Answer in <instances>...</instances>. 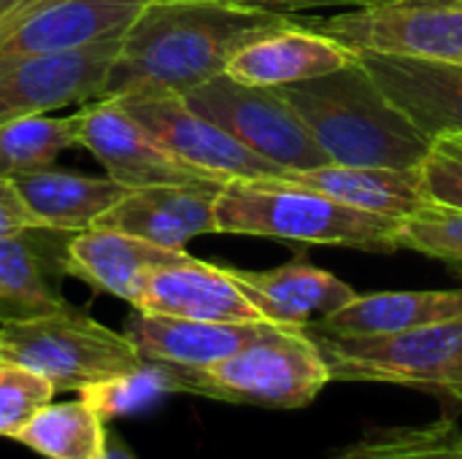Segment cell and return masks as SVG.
<instances>
[{
    "instance_id": "f1b7e54d",
    "label": "cell",
    "mask_w": 462,
    "mask_h": 459,
    "mask_svg": "<svg viewBox=\"0 0 462 459\" xmlns=\"http://www.w3.org/2000/svg\"><path fill=\"white\" fill-rule=\"evenodd\" d=\"M422 189L430 203L462 211V146L452 138L433 141V149L420 162Z\"/></svg>"
},
{
    "instance_id": "603a6c76",
    "label": "cell",
    "mask_w": 462,
    "mask_h": 459,
    "mask_svg": "<svg viewBox=\"0 0 462 459\" xmlns=\"http://www.w3.org/2000/svg\"><path fill=\"white\" fill-rule=\"evenodd\" d=\"M27 206L51 230L79 233L95 227L130 189L108 176H84L54 165L14 179Z\"/></svg>"
},
{
    "instance_id": "4316f807",
    "label": "cell",
    "mask_w": 462,
    "mask_h": 459,
    "mask_svg": "<svg viewBox=\"0 0 462 459\" xmlns=\"http://www.w3.org/2000/svg\"><path fill=\"white\" fill-rule=\"evenodd\" d=\"M398 246L462 265V211L430 203L420 214L401 219Z\"/></svg>"
},
{
    "instance_id": "83f0119b",
    "label": "cell",
    "mask_w": 462,
    "mask_h": 459,
    "mask_svg": "<svg viewBox=\"0 0 462 459\" xmlns=\"http://www.w3.org/2000/svg\"><path fill=\"white\" fill-rule=\"evenodd\" d=\"M57 390L43 376L0 360V436L14 438L46 403H51Z\"/></svg>"
},
{
    "instance_id": "d4e9b609",
    "label": "cell",
    "mask_w": 462,
    "mask_h": 459,
    "mask_svg": "<svg viewBox=\"0 0 462 459\" xmlns=\"http://www.w3.org/2000/svg\"><path fill=\"white\" fill-rule=\"evenodd\" d=\"M65 149H76V114H38L0 124V179L49 168Z\"/></svg>"
},
{
    "instance_id": "277c9868",
    "label": "cell",
    "mask_w": 462,
    "mask_h": 459,
    "mask_svg": "<svg viewBox=\"0 0 462 459\" xmlns=\"http://www.w3.org/2000/svg\"><path fill=\"white\" fill-rule=\"evenodd\" d=\"M171 376L179 395L279 411L306 409L333 381L311 333L284 325L214 365L171 368Z\"/></svg>"
},
{
    "instance_id": "44dd1931",
    "label": "cell",
    "mask_w": 462,
    "mask_h": 459,
    "mask_svg": "<svg viewBox=\"0 0 462 459\" xmlns=\"http://www.w3.org/2000/svg\"><path fill=\"white\" fill-rule=\"evenodd\" d=\"M447 322H462V289L355 295L344 308L328 314L306 330L336 338H363L409 333Z\"/></svg>"
},
{
    "instance_id": "52a82bcc",
    "label": "cell",
    "mask_w": 462,
    "mask_h": 459,
    "mask_svg": "<svg viewBox=\"0 0 462 459\" xmlns=\"http://www.w3.org/2000/svg\"><path fill=\"white\" fill-rule=\"evenodd\" d=\"M181 97L284 173L330 162L298 111L276 89L249 87L219 73Z\"/></svg>"
},
{
    "instance_id": "4dcf8cb0",
    "label": "cell",
    "mask_w": 462,
    "mask_h": 459,
    "mask_svg": "<svg viewBox=\"0 0 462 459\" xmlns=\"http://www.w3.org/2000/svg\"><path fill=\"white\" fill-rule=\"evenodd\" d=\"M46 227L38 214L27 206L14 179H0V238L19 235L27 230Z\"/></svg>"
},
{
    "instance_id": "7c38bea8",
    "label": "cell",
    "mask_w": 462,
    "mask_h": 459,
    "mask_svg": "<svg viewBox=\"0 0 462 459\" xmlns=\"http://www.w3.org/2000/svg\"><path fill=\"white\" fill-rule=\"evenodd\" d=\"M119 38L24 60L0 76V124L100 100Z\"/></svg>"
},
{
    "instance_id": "9c48e42d",
    "label": "cell",
    "mask_w": 462,
    "mask_h": 459,
    "mask_svg": "<svg viewBox=\"0 0 462 459\" xmlns=\"http://www.w3.org/2000/svg\"><path fill=\"white\" fill-rule=\"evenodd\" d=\"M111 100H116L127 114H133L181 162L208 179L233 181L284 176L279 165L246 149L225 127L195 111L181 95H127Z\"/></svg>"
},
{
    "instance_id": "ffe728a7",
    "label": "cell",
    "mask_w": 462,
    "mask_h": 459,
    "mask_svg": "<svg viewBox=\"0 0 462 459\" xmlns=\"http://www.w3.org/2000/svg\"><path fill=\"white\" fill-rule=\"evenodd\" d=\"M184 254L187 249H165L122 230L89 227L70 233L65 246V276L89 284L95 292L133 303L146 271L176 262Z\"/></svg>"
},
{
    "instance_id": "6da1fadb",
    "label": "cell",
    "mask_w": 462,
    "mask_h": 459,
    "mask_svg": "<svg viewBox=\"0 0 462 459\" xmlns=\"http://www.w3.org/2000/svg\"><path fill=\"white\" fill-rule=\"evenodd\" d=\"M287 19L222 0H149L119 38L103 97L187 95L225 73L244 41Z\"/></svg>"
},
{
    "instance_id": "d6986e66",
    "label": "cell",
    "mask_w": 462,
    "mask_h": 459,
    "mask_svg": "<svg viewBox=\"0 0 462 459\" xmlns=\"http://www.w3.org/2000/svg\"><path fill=\"white\" fill-rule=\"evenodd\" d=\"M238 287L260 308V314L284 327H311L328 314L344 308L357 292L338 276L314 268L303 260L271 268L241 271L230 268Z\"/></svg>"
},
{
    "instance_id": "e0dca14e",
    "label": "cell",
    "mask_w": 462,
    "mask_h": 459,
    "mask_svg": "<svg viewBox=\"0 0 462 459\" xmlns=\"http://www.w3.org/2000/svg\"><path fill=\"white\" fill-rule=\"evenodd\" d=\"M70 233L38 227L0 238V325L70 308L60 292Z\"/></svg>"
},
{
    "instance_id": "ac0fdd59",
    "label": "cell",
    "mask_w": 462,
    "mask_h": 459,
    "mask_svg": "<svg viewBox=\"0 0 462 459\" xmlns=\"http://www.w3.org/2000/svg\"><path fill=\"white\" fill-rule=\"evenodd\" d=\"M271 327L273 322H200L135 311L125 325V335L146 363L206 368L241 352Z\"/></svg>"
},
{
    "instance_id": "ba28073f",
    "label": "cell",
    "mask_w": 462,
    "mask_h": 459,
    "mask_svg": "<svg viewBox=\"0 0 462 459\" xmlns=\"http://www.w3.org/2000/svg\"><path fill=\"white\" fill-rule=\"evenodd\" d=\"M298 22L355 51L462 60V0L360 5Z\"/></svg>"
},
{
    "instance_id": "3957f363",
    "label": "cell",
    "mask_w": 462,
    "mask_h": 459,
    "mask_svg": "<svg viewBox=\"0 0 462 459\" xmlns=\"http://www.w3.org/2000/svg\"><path fill=\"white\" fill-rule=\"evenodd\" d=\"M217 233L311 246L398 252L401 219L357 211L282 176L225 181L214 203Z\"/></svg>"
},
{
    "instance_id": "e575fe53",
    "label": "cell",
    "mask_w": 462,
    "mask_h": 459,
    "mask_svg": "<svg viewBox=\"0 0 462 459\" xmlns=\"http://www.w3.org/2000/svg\"><path fill=\"white\" fill-rule=\"evenodd\" d=\"M27 0H0V19L3 16H8V14H14L19 5H24Z\"/></svg>"
},
{
    "instance_id": "30bf717a",
    "label": "cell",
    "mask_w": 462,
    "mask_h": 459,
    "mask_svg": "<svg viewBox=\"0 0 462 459\" xmlns=\"http://www.w3.org/2000/svg\"><path fill=\"white\" fill-rule=\"evenodd\" d=\"M149 0H27L0 19V76L14 65L116 38Z\"/></svg>"
},
{
    "instance_id": "4fadbf2b",
    "label": "cell",
    "mask_w": 462,
    "mask_h": 459,
    "mask_svg": "<svg viewBox=\"0 0 462 459\" xmlns=\"http://www.w3.org/2000/svg\"><path fill=\"white\" fill-rule=\"evenodd\" d=\"M141 314L200 322H268L238 287L230 268L184 254L141 276L130 303Z\"/></svg>"
},
{
    "instance_id": "8d00e7d4",
    "label": "cell",
    "mask_w": 462,
    "mask_h": 459,
    "mask_svg": "<svg viewBox=\"0 0 462 459\" xmlns=\"http://www.w3.org/2000/svg\"><path fill=\"white\" fill-rule=\"evenodd\" d=\"M452 141H455V143H460V146H462V135H452Z\"/></svg>"
},
{
    "instance_id": "f546056e",
    "label": "cell",
    "mask_w": 462,
    "mask_h": 459,
    "mask_svg": "<svg viewBox=\"0 0 462 459\" xmlns=\"http://www.w3.org/2000/svg\"><path fill=\"white\" fill-rule=\"evenodd\" d=\"M330 459H430L417 444L414 427L371 430L363 441L341 449Z\"/></svg>"
},
{
    "instance_id": "484cf974",
    "label": "cell",
    "mask_w": 462,
    "mask_h": 459,
    "mask_svg": "<svg viewBox=\"0 0 462 459\" xmlns=\"http://www.w3.org/2000/svg\"><path fill=\"white\" fill-rule=\"evenodd\" d=\"M173 392V376L168 365H154V363H143L138 371L114 376L108 381L100 384H89L84 390H79V395L92 403L103 419H114L119 414H130L146 403H152L160 395H171Z\"/></svg>"
},
{
    "instance_id": "836d02e7",
    "label": "cell",
    "mask_w": 462,
    "mask_h": 459,
    "mask_svg": "<svg viewBox=\"0 0 462 459\" xmlns=\"http://www.w3.org/2000/svg\"><path fill=\"white\" fill-rule=\"evenodd\" d=\"M103 459H138L133 452H130V446L114 433V430H108V436H106V454Z\"/></svg>"
},
{
    "instance_id": "1f68e13d",
    "label": "cell",
    "mask_w": 462,
    "mask_h": 459,
    "mask_svg": "<svg viewBox=\"0 0 462 459\" xmlns=\"http://www.w3.org/2000/svg\"><path fill=\"white\" fill-rule=\"evenodd\" d=\"M420 449L430 459H462V433L452 419H439L428 427H414Z\"/></svg>"
},
{
    "instance_id": "7a4b0ae2",
    "label": "cell",
    "mask_w": 462,
    "mask_h": 459,
    "mask_svg": "<svg viewBox=\"0 0 462 459\" xmlns=\"http://www.w3.org/2000/svg\"><path fill=\"white\" fill-rule=\"evenodd\" d=\"M276 92L298 111L330 162L409 170L433 149L360 60Z\"/></svg>"
},
{
    "instance_id": "5bb4252c",
    "label": "cell",
    "mask_w": 462,
    "mask_h": 459,
    "mask_svg": "<svg viewBox=\"0 0 462 459\" xmlns=\"http://www.w3.org/2000/svg\"><path fill=\"white\" fill-rule=\"evenodd\" d=\"M382 92L430 138L462 135V60L357 51Z\"/></svg>"
},
{
    "instance_id": "d6a6232c",
    "label": "cell",
    "mask_w": 462,
    "mask_h": 459,
    "mask_svg": "<svg viewBox=\"0 0 462 459\" xmlns=\"http://www.w3.org/2000/svg\"><path fill=\"white\" fill-rule=\"evenodd\" d=\"M230 5H244V8H257V11H271V14H298L309 8H360L365 0H222Z\"/></svg>"
},
{
    "instance_id": "8fae6325",
    "label": "cell",
    "mask_w": 462,
    "mask_h": 459,
    "mask_svg": "<svg viewBox=\"0 0 462 459\" xmlns=\"http://www.w3.org/2000/svg\"><path fill=\"white\" fill-rule=\"evenodd\" d=\"M76 146L87 149L108 179L127 189L217 181L181 162L116 100H89L76 111Z\"/></svg>"
},
{
    "instance_id": "7402d4cb",
    "label": "cell",
    "mask_w": 462,
    "mask_h": 459,
    "mask_svg": "<svg viewBox=\"0 0 462 459\" xmlns=\"http://www.w3.org/2000/svg\"><path fill=\"white\" fill-rule=\"evenodd\" d=\"M282 179L317 189L357 211H368L390 219H406L430 206L417 168L401 170V168L325 162L309 170H287Z\"/></svg>"
},
{
    "instance_id": "8992f818",
    "label": "cell",
    "mask_w": 462,
    "mask_h": 459,
    "mask_svg": "<svg viewBox=\"0 0 462 459\" xmlns=\"http://www.w3.org/2000/svg\"><path fill=\"white\" fill-rule=\"evenodd\" d=\"M311 338L333 381L411 387L462 406V322L393 335L336 338L311 333Z\"/></svg>"
},
{
    "instance_id": "5b68a950",
    "label": "cell",
    "mask_w": 462,
    "mask_h": 459,
    "mask_svg": "<svg viewBox=\"0 0 462 459\" xmlns=\"http://www.w3.org/2000/svg\"><path fill=\"white\" fill-rule=\"evenodd\" d=\"M0 360L43 376L57 392H79L146 363L125 333L108 330L73 306L46 317L3 322Z\"/></svg>"
},
{
    "instance_id": "d590c367",
    "label": "cell",
    "mask_w": 462,
    "mask_h": 459,
    "mask_svg": "<svg viewBox=\"0 0 462 459\" xmlns=\"http://www.w3.org/2000/svg\"><path fill=\"white\" fill-rule=\"evenodd\" d=\"M395 3H420V0H365V5H395Z\"/></svg>"
},
{
    "instance_id": "9a60e30c",
    "label": "cell",
    "mask_w": 462,
    "mask_h": 459,
    "mask_svg": "<svg viewBox=\"0 0 462 459\" xmlns=\"http://www.w3.org/2000/svg\"><path fill=\"white\" fill-rule=\"evenodd\" d=\"M355 60V49L290 16L287 22L244 41L230 54L225 73L249 87L279 89L333 73Z\"/></svg>"
},
{
    "instance_id": "cb8c5ba5",
    "label": "cell",
    "mask_w": 462,
    "mask_h": 459,
    "mask_svg": "<svg viewBox=\"0 0 462 459\" xmlns=\"http://www.w3.org/2000/svg\"><path fill=\"white\" fill-rule=\"evenodd\" d=\"M106 436L100 411L79 398L70 403H46L14 441L43 459H103Z\"/></svg>"
},
{
    "instance_id": "2e32d148",
    "label": "cell",
    "mask_w": 462,
    "mask_h": 459,
    "mask_svg": "<svg viewBox=\"0 0 462 459\" xmlns=\"http://www.w3.org/2000/svg\"><path fill=\"white\" fill-rule=\"evenodd\" d=\"M225 181H189L130 189L95 227H111L165 249L217 233L214 203Z\"/></svg>"
}]
</instances>
